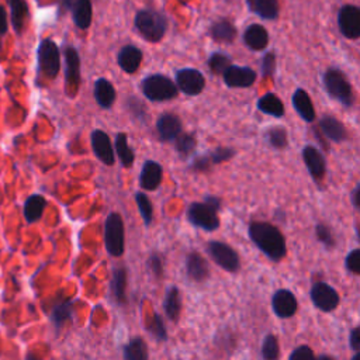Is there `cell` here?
I'll list each match as a JSON object with an SVG mask.
<instances>
[{
  "label": "cell",
  "mask_w": 360,
  "mask_h": 360,
  "mask_svg": "<svg viewBox=\"0 0 360 360\" xmlns=\"http://www.w3.org/2000/svg\"><path fill=\"white\" fill-rule=\"evenodd\" d=\"M124 360H148V347L141 338H135L124 346Z\"/></svg>",
  "instance_id": "d6a6232c"
},
{
  "label": "cell",
  "mask_w": 360,
  "mask_h": 360,
  "mask_svg": "<svg viewBox=\"0 0 360 360\" xmlns=\"http://www.w3.org/2000/svg\"><path fill=\"white\" fill-rule=\"evenodd\" d=\"M315 235L316 239L326 248H333L335 246V238L330 232V229L325 224H316L315 225Z\"/></svg>",
  "instance_id": "b9f144b4"
},
{
  "label": "cell",
  "mask_w": 360,
  "mask_h": 360,
  "mask_svg": "<svg viewBox=\"0 0 360 360\" xmlns=\"http://www.w3.org/2000/svg\"><path fill=\"white\" fill-rule=\"evenodd\" d=\"M135 28L148 42H159L167 30V18L152 8H142L135 15Z\"/></svg>",
  "instance_id": "7a4b0ae2"
},
{
  "label": "cell",
  "mask_w": 360,
  "mask_h": 360,
  "mask_svg": "<svg viewBox=\"0 0 360 360\" xmlns=\"http://www.w3.org/2000/svg\"><path fill=\"white\" fill-rule=\"evenodd\" d=\"M256 107L263 114L273 115L276 118H281L284 115V104L274 93H266L264 96H262L257 100Z\"/></svg>",
  "instance_id": "f546056e"
},
{
  "label": "cell",
  "mask_w": 360,
  "mask_h": 360,
  "mask_svg": "<svg viewBox=\"0 0 360 360\" xmlns=\"http://www.w3.org/2000/svg\"><path fill=\"white\" fill-rule=\"evenodd\" d=\"M207 250L211 259L224 270L236 271L239 269V256L229 245L219 240H211Z\"/></svg>",
  "instance_id": "30bf717a"
},
{
  "label": "cell",
  "mask_w": 360,
  "mask_h": 360,
  "mask_svg": "<svg viewBox=\"0 0 360 360\" xmlns=\"http://www.w3.org/2000/svg\"><path fill=\"white\" fill-rule=\"evenodd\" d=\"M162 177H163V169L160 163H158L156 160H146L141 169L139 184L143 190L152 191L160 186Z\"/></svg>",
  "instance_id": "d6986e66"
},
{
  "label": "cell",
  "mask_w": 360,
  "mask_h": 360,
  "mask_svg": "<svg viewBox=\"0 0 360 360\" xmlns=\"http://www.w3.org/2000/svg\"><path fill=\"white\" fill-rule=\"evenodd\" d=\"M316 360H332L329 356H321V357H318Z\"/></svg>",
  "instance_id": "9f6ffc18"
},
{
  "label": "cell",
  "mask_w": 360,
  "mask_h": 360,
  "mask_svg": "<svg viewBox=\"0 0 360 360\" xmlns=\"http://www.w3.org/2000/svg\"><path fill=\"white\" fill-rule=\"evenodd\" d=\"M176 86L187 96H197L205 87L204 75L194 68H183L176 72Z\"/></svg>",
  "instance_id": "9c48e42d"
},
{
  "label": "cell",
  "mask_w": 360,
  "mask_h": 360,
  "mask_svg": "<svg viewBox=\"0 0 360 360\" xmlns=\"http://www.w3.org/2000/svg\"><path fill=\"white\" fill-rule=\"evenodd\" d=\"M243 42L252 51H262L269 44V32L260 24H250L243 31Z\"/></svg>",
  "instance_id": "44dd1931"
},
{
  "label": "cell",
  "mask_w": 360,
  "mask_h": 360,
  "mask_svg": "<svg viewBox=\"0 0 360 360\" xmlns=\"http://www.w3.org/2000/svg\"><path fill=\"white\" fill-rule=\"evenodd\" d=\"M174 146H176V150L177 153L181 156V158H187L190 156L195 146H197V139L194 138V135L191 134H187V132H181L177 139L174 141Z\"/></svg>",
  "instance_id": "e575fe53"
},
{
  "label": "cell",
  "mask_w": 360,
  "mask_h": 360,
  "mask_svg": "<svg viewBox=\"0 0 360 360\" xmlns=\"http://www.w3.org/2000/svg\"><path fill=\"white\" fill-rule=\"evenodd\" d=\"M346 269L354 274H360V249H353L345 259Z\"/></svg>",
  "instance_id": "bcb514c9"
},
{
  "label": "cell",
  "mask_w": 360,
  "mask_h": 360,
  "mask_svg": "<svg viewBox=\"0 0 360 360\" xmlns=\"http://www.w3.org/2000/svg\"><path fill=\"white\" fill-rule=\"evenodd\" d=\"M262 356L264 360H278L280 349L274 335H267L262 345Z\"/></svg>",
  "instance_id": "f35d334b"
},
{
  "label": "cell",
  "mask_w": 360,
  "mask_h": 360,
  "mask_svg": "<svg viewBox=\"0 0 360 360\" xmlns=\"http://www.w3.org/2000/svg\"><path fill=\"white\" fill-rule=\"evenodd\" d=\"M208 155L212 160V165H218V163H224V162L229 160L235 155V150L232 148L219 146V148H215L214 150H211Z\"/></svg>",
  "instance_id": "7bdbcfd3"
},
{
  "label": "cell",
  "mask_w": 360,
  "mask_h": 360,
  "mask_svg": "<svg viewBox=\"0 0 360 360\" xmlns=\"http://www.w3.org/2000/svg\"><path fill=\"white\" fill-rule=\"evenodd\" d=\"M356 233H357V238H359V240H360V225L356 228Z\"/></svg>",
  "instance_id": "680465c9"
},
{
  "label": "cell",
  "mask_w": 360,
  "mask_h": 360,
  "mask_svg": "<svg viewBox=\"0 0 360 360\" xmlns=\"http://www.w3.org/2000/svg\"><path fill=\"white\" fill-rule=\"evenodd\" d=\"M264 138L269 142V145H271L276 149H283L288 143L287 131H285L284 127H280V125H274V127L267 128L266 134H264Z\"/></svg>",
  "instance_id": "836d02e7"
},
{
  "label": "cell",
  "mask_w": 360,
  "mask_h": 360,
  "mask_svg": "<svg viewBox=\"0 0 360 360\" xmlns=\"http://www.w3.org/2000/svg\"><path fill=\"white\" fill-rule=\"evenodd\" d=\"M93 94L97 104L103 108H110L115 101V96H117L112 83L104 77H100L94 82Z\"/></svg>",
  "instance_id": "cb8c5ba5"
},
{
  "label": "cell",
  "mask_w": 360,
  "mask_h": 360,
  "mask_svg": "<svg viewBox=\"0 0 360 360\" xmlns=\"http://www.w3.org/2000/svg\"><path fill=\"white\" fill-rule=\"evenodd\" d=\"M10 15H11V24L17 34H21L25 22L30 17V8L27 4V0H10Z\"/></svg>",
  "instance_id": "4316f807"
},
{
  "label": "cell",
  "mask_w": 360,
  "mask_h": 360,
  "mask_svg": "<svg viewBox=\"0 0 360 360\" xmlns=\"http://www.w3.org/2000/svg\"><path fill=\"white\" fill-rule=\"evenodd\" d=\"M141 90L150 101H167L176 98L179 94L176 83L159 73L146 76L141 82Z\"/></svg>",
  "instance_id": "277c9868"
},
{
  "label": "cell",
  "mask_w": 360,
  "mask_h": 360,
  "mask_svg": "<svg viewBox=\"0 0 360 360\" xmlns=\"http://www.w3.org/2000/svg\"><path fill=\"white\" fill-rule=\"evenodd\" d=\"M143 59L142 51L135 45H125L117 55V63L125 73H135Z\"/></svg>",
  "instance_id": "ac0fdd59"
},
{
  "label": "cell",
  "mask_w": 360,
  "mask_h": 360,
  "mask_svg": "<svg viewBox=\"0 0 360 360\" xmlns=\"http://www.w3.org/2000/svg\"><path fill=\"white\" fill-rule=\"evenodd\" d=\"M135 201H136V207L139 210V214H141L145 225H149L153 218V205H152L150 200L146 197L145 193L139 191L135 194Z\"/></svg>",
  "instance_id": "74e56055"
},
{
  "label": "cell",
  "mask_w": 360,
  "mask_h": 360,
  "mask_svg": "<svg viewBox=\"0 0 360 360\" xmlns=\"http://www.w3.org/2000/svg\"><path fill=\"white\" fill-rule=\"evenodd\" d=\"M90 141H91V149L94 156L104 165L112 166L115 162V155H114L110 136L101 129H94L90 135Z\"/></svg>",
  "instance_id": "5bb4252c"
},
{
  "label": "cell",
  "mask_w": 360,
  "mask_h": 360,
  "mask_svg": "<svg viewBox=\"0 0 360 360\" xmlns=\"http://www.w3.org/2000/svg\"><path fill=\"white\" fill-rule=\"evenodd\" d=\"M207 204H210L211 207H214L217 211L221 208V200L218 197H214V195H207L205 200H204Z\"/></svg>",
  "instance_id": "db71d44e"
},
{
  "label": "cell",
  "mask_w": 360,
  "mask_h": 360,
  "mask_svg": "<svg viewBox=\"0 0 360 360\" xmlns=\"http://www.w3.org/2000/svg\"><path fill=\"white\" fill-rule=\"evenodd\" d=\"M352 360H360V352H357V353L352 357Z\"/></svg>",
  "instance_id": "6f0895ef"
},
{
  "label": "cell",
  "mask_w": 360,
  "mask_h": 360,
  "mask_svg": "<svg viewBox=\"0 0 360 360\" xmlns=\"http://www.w3.org/2000/svg\"><path fill=\"white\" fill-rule=\"evenodd\" d=\"M70 315H72V304L66 301V302H59L58 305L53 307L51 318L56 326H60L70 318Z\"/></svg>",
  "instance_id": "ab89813d"
},
{
  "label": "cell",
  "mask_w": 360,
  "mask_h": 360,
  "mask_svg": "<svg viewBox=\"0 0 360 360\" xmlns=\"http://www.w3.org/2000/svg\"><path fill=\"white\" fill-rule=\"evenodd\" d=\"M210 35L215 42L231 44L236 38V28L229 20L221 18L210 27Z\"/></svg>",
  "instance_id": "d4e9b609"
},
{
  "label": "cell",
  "mask_w": 360,
  "mask_h": 360,
  "mask_svg": "<svg viewBox=\"0 0 360 360\" xmlns=\"http://www.w3.org/2000/svg\"><path fill=\"white\" fill-rule=\"evenodd\" d=\"M125 107L139 120H143L145 115H146V110H145V105L141 100L135 98V97H128L125 100Z\"/></svg>",
  "instance_id": "f6af8a7d"
},
{
  "label": "cell",
  "mask_w": 360,
  "mask_h": 360,
  "mask_svg": "<svg viewBox=\"0 0 360 360\" xmlns=\"http://www.w3.org/2000/svg\"><path fill=\"white\" fill-rule=\"evenodd\" d=\"M156 131L163 142H174L181 134V121L176 114L165 112L156 121Z\"/></svg>",
  "instance_id": "e0dca14e"
},
{
  "label": "cell",
  "mask_w": 360,
  "mask_h": 360,
  "mask_svg": "<svg viewBox=\"0 0 360 360\" xmlns=\"http://www.w3.org/2000/svg\"><path fill=\"white\" fill-rule=\"evenodd\" d=\"M104 245L111 256L117 257L124 252V222L118 212H111L105 218Z\"/></svg>",
  "instance_id": "8992f818"
},
{
  "label": "cell",
  "mask_w": 360,
  "mask_h": 360,
  "mask_svg": "<svg viewBox=\"0 0 360 360\" xmlns=\"http://www.w3.org/2000/svg\"><path fill=\"white\" fill-rule=\"evenodd\" d=\"M7 27H8V20H7V13L4 6L0 4V37L4 35L7 32Z\"/></svg>",
  "instance_id": "816d5d0a"
},
{
  "label": "cell",
  "mask_w": 360,
  "mask_h": 360,
  "mask_svg": "<svg viewBox=\"0 0 360 360\" xmlns=\"http://www.w3.org/2000/svg\"><path fill=\"white\" fill-rule=\"evenodd\" d=\"M276 70V55L274 52H266L264 56L262 58V62H260V73L262 76L267 77V76H273Z\"/></svg>",
  "instance_id": "ee69618b"
},
{
  "label": "cell",
  "mask_w": 360,
  "mask_h": 360,
  "mask_svg": "<svg viewBox=\"0 0 360 360\" xmlns=\"http://www.w3.org/2000/svg\"><path fill=\"white\" fill-rule=\"evenodd\" d=\"M115 152L124 167H131L134 165L135 153L128 143V136L124 132L115 135Z\"/></svg>",
  "instance_id": "4dcf8cb0"
},
{
  "label": "cell",
  "mask_w": 360,
  "mask_h": 360,
  "mask_svg": "<svg viewBox=\"0 0 360 360\" xmlns=\"http://www.w3.org/2000/svg\"><path fill=\"white\" fill-rule=\"evenodd\" d=\"M187 218L194 226L204 231H215L219 226L218 211L205 201L190 204L187 208Z\"/></svg>",
  "instance_id": "52a82bcc"
},
{
  "label": "cell",
  "mask_w": 360,
  "mask_h": 360,
  "mask_svg": "<svg viewBox=\"0 0 360 360\" xmlns=\"http://www.w3.org/2000/svg\"><path fill=\"white\" fill-rule=\"evenodd\" d=\"M224 82L228 87H238V89H245L250 87L257 75L252 68L248 66H238V65H231L222 75Z\"/></svg>",
  "instance_id": "4fadbf2b"
},
{
  "label": "cell",
  "mask_w": 360,
  "mask_h": 360,
  "mask_svg": "<svg viewBox=\"0 0 360 360\" xmlns=\"http://www.w3.org/2000/svg\"><path fill=\"white\" fill-rule=\"evenodd\" d=\"M65 55V80L66 91L70 97H75L80 86V58L73 46H66Z\"/></svg>",
  "instance_id": "8fae6325"
},
{
  "label": "cell",
  "mask_w": 360,
  "mask_h": 360,
  "mask_svg": "<svg viewBox=\"0 0 360 360\" xmlns=\"http://www.w3.org/2000/svg\"><path fill=\"white\" fill-rule=\"evenodd\" d=\"M325 91L343 107H352L354 101L353 89L346 75L338 68H329L322 77Z\"/></svg>",
  "instance_id": "3957f363"
},
{
  "label": "cell",
  "mask_w": 360,
  "mask_h": 360,
  "mask_svg": "<svg viewBox=\"0 0 360 360\" xmlns=\"http://www.w3.org/2000/svg\"><path fill=\"white\" fill-rule=\"evenodd\" d=\"M125 287H127V273H125V270L122 267L115 269L114 276H112L111 288H112V294H114V297L118 302L125 301Z\"/></svg>",
  "instance_id": "8d00e7d4"
},
{
  "label": "cell",
  "mask_w": 360,
  "mask_h": 360,
  "mask_svg": "<svg viewBox=\"0 0 360 360\" xmlns=\"http://www.w3.org/2000/svg\"><path fill=\"white\" fill-rule=\"evenodd\" d=\"M246 4L263 20H276L280 14L278 0H246Z\"/></svg>",
  "instance_id": "484cf974"
},
{
  "label": "cell",
  "mask_w": 360,
  "mask_h": 360,
  "mask_svg": "<svg viewBox=\"0 0 360 360\" xmlns=\"http://www.w3.org/2000/svg\"><path fill=\"white\" fill-rule=\"evenodd\" d=\"M58 3H59V6H60L62 11H68V10H72L75 1H73V0H58Z\"/></svg>",
  "instance_id": "11a10c76"
},
{
  "label": "cell",
  "mask_w": 360,
  "mask_h": 360,
  "mask_svg": "<svg viewBox=\"0 0 360 360\" xmlns=\"http://www.w3.org/2000/svg\"><path fill=\"white\" fill-rule=\"evenodd\" d=\"M271 308L280 318H291L298 308L295 295L285 288L277 290L271 298Z\"/></svg>",
  "instance_id": "2e32d148"
},
{
  "label": "cell",
  "mask_w": 360,
  "mask_h": 360,
  "mask_svg": "<svg viewBox=\"0 0 360 360\" xmlns=\"http://www.w3.org/2000/svg\"><path fill=\"white\" fill-rule=\"evenodd\" d=\"M349 342H350L352 349H356L357 352H360V326H359V328H354V329L350 332Z\"/></svg>",
  "instance_id": "f907efd6"
},
{
  "label": "cell",
  "mask_w": 360,
  "mask_h": 360,
  "mask_svg": "<svg viewBox=\"0 0 360 360\" xmlns=\"http://www.w3.org/2000/svg\"><path fill=\"white\" fill-rule=\"evenodd\" d=\"M338 27L345 38H360V6L343 4L338 11Z\"/></svg>",
  "instance_id": "ba28073f"
},
{
  "label": "cell",
  "mask_w": 360,
  "mask_h": 360,
  "mask_svg": "<svg viewBox=\"0 0 360 360\" xmlns=\"http://www.w3.org/2000/svg\"><path fill=\"white\" fill-rule=\"evenodd\" d=\"M231 58L222 52H214L210 55L207 65L214 75H224V72L232 65Z\"/></svg>",
  "instance_id": "d590c367"
},
{
  "label": "cell",
  "mask_w": 360,
  "mask_h": 360,
  "mask_svg": "<svg viewBox=\"0 0 360 360\" xmlns=\"http://www.w3.org/2000/svg\"><path fill=\"white\" fill-rule=\"evenodd\" d=\"M148 266H149V269L152 270L153 274L162 276V273H163V264H162V260H160L159 256H156V255L150 256L149 260H148Z\"/></svg>",
  "instance_id": "681fc988"
},
{
  "label": "cell",
  "mask_w": 360,
  "mask_h": 360,
  "mask_svg": "<svg viewBox=\"0 0 360 360\" xmlns=\"http://www.w3.org/2000/svg\"><path fill=\"white\" fill-rule=\"evenodd\" d=\"M187 276L194 281H204L208 277L210 269L207 260L197 252H193L187 256L186 260Z\"/></svg>",
  "instance_id": "603a6c76"
},
{
  "label": "cell",
  "mask_w": 360,
  "mask_h": 360,
  "mask_svg": "<svg viewBox=\"0 0 360 360\" xmlns=\"http://www.w3.org/2000/svg\"><path fill=\"white\" fill-rule=\"evenodd\" d=\"M163 307H165V312L170 321L179 319L180 308H181V298H180V291L177 287H170L166 291Z\"/></svg>",
  "instance_id": "1f68e13d"
},
{
  "label": "cell",
  "mask_w": 360,
  "mask_h": 360,
  "mask_svg": "<svg viewBox=\"0 0 360 360\" xmlns=\"http://www.w3.org/2000/svg\"><path fill=\"white\" fill-rule=\"evenodd\" d=\"M37 60L38 69L44 76L49 79L58 76L60 70V52L58 45L52 39L45 38L39 42L37 49Z\"/></svg>",
  "instance_id": "5b68a950"
},
{
  "label": "cell",
  "mask_w": 360,
  "mask_h": 360,
  "mask_svg": "<svg viewBox=\"0 0 360 360\" xmlns=\"http://www.w3.org/2000/svg\"><path fill=\"white\" fill-rule=\"evenodd\" d=\"M291 104L295 110V112L304 120L305 122H314L315 121V108L312 104V100L309 94L304 89H297L291 96Z\"/></svg>",
  "instance_id": "ffe728a7"
},
{
  "label": "cell",
  "mask_w": 360,
  "mask_h": 360,
  "mask_svg": "<svg viewBox=\"0 0 360 360\" xmlns=\"http://www.w3.org/2000/svg\"><path fill=\"white\" fill-rule=\"evenodd\" d=\"M288 360H316L314 352L308 346H298L290 354Z\"/></svg>",
  "instance_id": "c3c4849f"
},
{
  "label": "cell",
  "mask_w": 360,
  "mask_h": 360,
  "mask_svg": "<svg viewBox=\"0 0 360 360\" xmlns=\"http://www.w3.org/2000/svg\"><path fill=\"white\" fill-rule=\"evenodd\" d=\"M319 129L332 142H343L347 138L345 125L333 115H323L319 120Z\"/></svg>",
  "instance_id": "7402d4cb"
},
{
  "label": "cell",
  "mask_w": 360,
  "mask_h": 360,
  "mask_svg": "<svg viewBox=\"0 0 360 360\" xmlns=\"http://www.w3.org/2000/svg\"><path fill=\"white\" fill-rule=\"evenodd\" d=\"M149 332L158 339V340H166L167 339V332L165 328V323L158 312L153 314L152 321L149 323Z\"/></svg>",
  "instance_id": "60d3db41"
},
{
  "label": "cell",
  "mask_w": 360,
  "mask_h": 360,
  "mask_svg": "<svg viewBox=\"0 0 360 360\" xmlns=\"http://www.w3.org/2000/svg\"><path fill=\"white\" fill-rule=\"evenodd\" d=\"M46 207V200L41 194H31L24 202V218L27 222H37Z\"/></svg>",
  "instance_id": "f1b7e54d"
},
{
  "label": "cell",
  "mask_w": 360,
  "mask_h": 360,
  "mask_svg": "<svg viewBox=\"0 0 360 360\" xmlns=\"http://www.w3.org/2000/svg\"><path fill=\"white\" fill-rule=\"evenodd\" d=\"M249 236L252 242L271 260L280 262L287 253L285 239L278 228L269 222L255 221L249 225Z\"/></svg>",
  "instance_id": "6da1fadb"
},
{
  "label": "cell",
  "mask_w": 360,
  "mask_h": 360,
  "mask_svg": "<svg viewBox=\"0 0 360 360\" xmlns=\"http://www.w3.org/2000/svg\"><path fill=\"white\" fill-rule=\"evenodd\" d=\"M72 15L75 24L80 30H86L91 24L93 18V6L90 0H75L72 7Z\"/></svg>",
  "instance_id": "83f0119b"
},
{
  "label": "cell",
  "mask_w": 360,
  "mask_h": 360,
  "mask_svg": "<svg viewBox=\"0 0 360 360\" xmlns=\"http://www.w3.org/2000/svg\"><path fill=\"white\" fill-rule=\"evenodd\" d=\"M301 155H302L305 167L309 172V174L312 176V179L316 181L322 180L326 173V160H325V156L322 155V152L318 148H315L314 145H305L302 148Z\"/></svg>",
  "instance_id": "9a60e30c"
},
{
  "label": "cell",
  "mask_w": 360,
  "mask_h": 360,
  "mask_svg": "<svg viewBox=\"0 0 360 360\" xmlns=\"http://www.w3.org/2000/svg\"><path fill=\"white\" fill-rule=\"evenodd\" d=\"M352 204L356 210L360 211V184H357L352 193Z\"/></svg>",
  "instance_id": "f5cc1de1"
},
{
  "label": "cell",
  "mask_w": 360,
  "mask_h": 360,
  "mask_svg": "<svg viewBox=\"0 0 360 360\" xmlns=\"http://www.w3.org/2000/svg\"><path fill=\"white\" fill-rule=\"evenodd\" d=\"M212 166V160L208 153L194 158V160L190 165V169L194 172H207Z\"/></svg>",
  "instance_id": "7dc6e473"
},
{
  "label": "cell",
  "mask_w": 360,
  "mask_h": 360,
  "mask_svg": "<svg viewBox=\"0 0 360 360\" xmlns=\"http://www.w3.org/2000/svg\"><path fill=\"white\" fill-rule=\"evenodd\" d=\"M311 300L316 308L329 312L333 311L339 304V294L333 287L323 281H316L311 287Z\"/></svg>",
  "instance_id": "7c38bea8"
}]
</instances>
